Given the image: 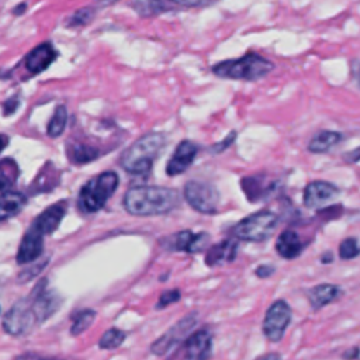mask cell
<instances>
[{"label":"cell","mask_w":360,"mask_h":360,"mask_svg":"<svg viewBox=\"0 0 360 360\" xmlns=\"http://www.w3.org/2000/svg\"><path fill=\"white\" fill-rule=\"evenodd\" d=\"M127 212L136 217L163 215L180 205V194L162 186H134L124 195Z\"/></svg>","instance_id":"6da1fadb"},{"label":"cell","mask_w":360,"mask_h":360,"mask_svg":"<svg viewBox=\"0 0 360 360\" xmlns=\"http://www.w3.org/2000/svg\"><path fill=\"white\" fill-rule=\"evenodd\" d=\"M166 146V136L162 132H149L135 141L121 156V166L135 176H145L152 170L155 159Z\"/></svg>","instance_id":"7a4b0ae2"},{"label":"cell","mask_w":360,"mask_h":360,"mask_svg":"<svg viewBox=\"0 0 360 360\" xmlns=\"http://www.w3.org/2000/svg\"><path fill=\"white\" fill-rule=\"evenodd\" d=\"M273 69L274 63L271 60L259 53L250 52L238 59H228L214 65L212 73L222 79L255 82L269 75Z\"/></svg>","instance_id":"3957f363"},{"label":"cell","mask_w":360,"mask_h":360,"mask_svg":"<svg viewBox=\"0 0 360 360\" xmlns=\"http://www.w3.org/2000/svg\"><path fill=\"white\" fill-rule=\"evenodd\" d=\"M118 183V174L112 170H107L91 177L79 191L77 208L84 214L97 212L115 193Z\"/></svg>","instance_id":"277c9868"},{"label":"cell","mask_w":360,"mask_h":360,"mask_svg":"<svg viewBox=\"0 0 360 360\" xmlns=\"http://www.w3.org/2000/svg\"><path fill=\"white\" fill-rule=\"evenodd\" d=\"M278 225V215L271 211H259L245 217L233 226L235 239L263 242L269 239Z\"/></svg>","instance_id":"5b68a950"},{"label":"cell","mask_w":360,"mask_h":360,"mask_svg":"<svg viewBox=\"0 0 360 360\" xmlns=\"http://www.w3.org/2000/svg\"><path fill=\"white\" fill-rule=\"evenodd\" d=\"M183 194L191 208L201 214H214L218 210L219 193L212 184L191 180L186 183Z\"/></svg>","instance_id":"8992f818"},{"label":"cell","mask_w":360,"mask_h":360,"mask_svg":"<svg viewBox=\"0 0 360 360\" xmlns=\"http://www.w3.org/2000/svg\"><path fill=\"white\" fill-rule=\"evenodd\" d=\"M198 316L197 312L187 314L183 319L176 322L170 329H167L158 340H155L150 346V352L156 356H162L169 353L172 349H174L177 345L183 343L186 338L191 333L193 328L197 325Z\"/></svg>","instance_id":"52a82bcc"},{"label":"cell","mask_w":360,"mask_h":360,"mask_svg":"<svg viewBox=\"0 0 360 360\" xmlns=\"http://www.w3.org/2000/svg\"><path fill=\"white\" fill-rule=\"evenodd\" d=\"M292 319L291 307L284 301L278 300L270 305L263 319V333L270 342H280Z\"/></svg>","instance_id":"ba28073f"},{"label":"cell","mask_w":360,"mask_h":360,"mask_svg":"<svg viewBox=\"0 0 360 360\" xmlns=\"http://www.w3.org/2000/svg\"><path fill=\"white\" fill-rule=\"evenodd\" d=\"M38 322L35 319V315L32 312L31 304L28 297L21 298L17 301L4 315L3 319V328L8 335H24L27 333L32 326H35Z\"/></svg>","instance_id":"9c48e42d"},{"label":"cell","mask_w":360,"mask_h":360,"mask_svg":"<svg viewBox=\"0 0 360 360\" xmlns=\"http://www.w3.org/2000/svg\"><path fill=\"white\" fill-rule=\"evenodd\" d=\"M28 300L38 323L46 321L59 309L62 304V298L58 295V292L46 287V280L37 284V287L28 295Z\"/></svg>","instance_id":"30bf717a"},{"label":"cell","mask_w":360,"mask_h":360,"mask_svg":"<svg viewBox=\"0 0 360 360\" xmlns=\"http://www.w3.org/2000/svg\"><path fill=\"white\" fill-rule=\"evenodd\" d=\"M210 240V235L205 232L194 233L188 229L180 231L174 235H170L162 240V245L167 250L173 252H186V253H198L201 252Z\"/></svg>","instance_id":"8fae6325"},{"label":"cell","mask_w":360,"mask_h":360,"mask_svg":"<svg viewBox=\"0 0 360 360\" xmlns=\"http://www.w3.org/2000/svg\"><path fill=\"white\" fill-rule=\"evenodd\" d=\"M339 195V188L328 181H311L304 190V205L307 208L319 210L330 204Z\"/></svg>","instance_id":"7c38bea8"},{"label":"cell","mask_w":360,"mask_h":360,"mask_svg":"<svg viewBox=\"0 0 360 360\" xmlns=\"http://www.w3.org/2000/svg\"><path fill=\"white\" fill-rule=\"evenodd\" d=\"M211 353L212 335L208 329H198L188 335L183 347V356L186 360H208Z\"/></svg>","instance_id":"4fadbf2b"},{"label":"cell","mask_w":360,"mask_h":360,"mask_svg":"<svg viewBox=\"0 0 360 360\" xmlns=\"http://www.w3.org/2000/svg\"><path fill=\"white\" fill-rule=\"evenodd\" d=\"M197 152H198V146L194 142L187 141V139L181 141L176 146L172 158L169 159V162L166 165L167 176H177V174L184 173L194 162Z\"/></svg>","instance_id":"5bb4252c"},{"label":"cell","mask_w":360,"mask_h":360,"mask_svg":"<svg viewBox=\"0 0 360 360\" xmlns=\"http://www.w3.org/2000/svg\"><path fill=\"white\" fill-rule=\"evenodd\" d=\"M44 250V236L37 232L34 228H30L24 238L21 239L18 252H17V263L27 264L37 260Z\"/></svg>","instance_id":"9a60e30c"},{"label":"cell","mask_w":360,"mask_h":360,"mask_svg":"<svg viewBox=\"0 0 360 360\" xmlns=\"http://www.w3.org/2000/svg\"><path fill=\"white\" fill-rule=\"evenodd\" d=\"M66 214V205L65 202H58L51 207H48L45 211H42L35 221L32 222L31 228H34L37 232H39L42 236L52 233L56 231L59 224L62 222L63 217Z\"/></svg>","instance_id":"2e32d148"},{"label":"cell","mask_w":360,"mask_h":360,"mask_svg":"<svg viewBox=\"0 0 360 360\" xmlns=\"http://www.w3.org/2000/svg\"><path fill=\"white\" fill-rule=\"evenodd\" d=\"M238 253V242L235 238H228L211 246L205 255L207 266H219L235 260Z\"/></svg>","instance_id":"e0dca14e"},{"label":"cell","mask_w":360,"mask_h":360,"mask_svg":"<svg viewBox=\"0 0 360 360\" xmlns=\"http://www.w3.org/2000/svg\"><path fill=\"white\" fill-rule=\"evenodd\" d=\"M55 58H56V51L49 42H45L38 45L28 53L25 59V65L31 73H41L55 60Z\"/></svg>","instance_id":"ac0fdd59"},{"label":"cell","mask_w":360,"mask_h":360,"mask_svg":"<svg viewBox=\"0 0 360 360\" xmlns=\"http://www.w3.org/2000/svg\"><path fill=\"white\" fill-rule=\"evenodd\" d=\"M304 242L292 229L283 231L276 240V250L284 259H295L304 250Z\"/></svg>","instance_id":"d6986e66"},{"label":"cell","mask_w":360,"mask_h":360,"mask_svg":"<svg viewBox=\"0 0 360 360\" xmlns=\"http://www.w3.org/2000/svg\"><path fill=\"white\" fill-rule=\"evenodd\" d=\"M274 184L276 183L266 181L264 177L259 176V174L243 177L240 181V186H242V190H243L246 198L252 202L266 198L271 193V190L276 187Z\"/></svg>","instance_id":"ffe728a7"},{"label":"cell","mask_w":360,"mask_h":360,"mask_svg":"<svg viewBox=\"0 0 360 360\" xmlns=\"http://www.w3.org/2000/svg\"><path fill=\"white\" fill-rule=\"evenodd\" d=\"M340 295V288L335 284H318L308 292L309 304L312 309H321L325 305L333 302Z\"/></svg>","instance_id":"44dd1931"},{"label":"cell","mask_w":360,"mask_h":360,"mask_svg":"<svg viewBox=\"0 0 360 360\" xmlns=\"http://www.w3.org/2000/svg\"><path fill=\"white\" fill-rule=\"evenodd\" d=\"M27 198L17 191H6L0 195V222L17 215L25 205Z\"/></svg>","instance_id":"7402d4cb"},{"label":"cell","mask_w":360,"mask_h":360,"mask_svg":"<svg viewBox=\"0 0 360 360\" xmlns=\"http://www.w3.org/2000/svg\"><path fill=\"white\" fill-rule=\"evenodd\" d=\"M342 139V135L336 131H319L309 141L308 149L314 153H323L338 145Z\"/></svg>","instance_id":"603a6c76"},{"label":"cell","mask_w":360,"mask_h":360,"mask_svg":"<svg viewBox=\"0 0 360 360\" xmlns=\"http://www.w3.org/2000/svg\"><path fill=\"white\" fill-rule=\"evenodd\" d=\"M100 155H101V150L97 146H93L90 143H83V142L75 143L69 150V158L76 165L90 163L98 159Z\"/></svg>","instance_id":"cb8c5ba5"},{"label":"cell","mask_w":360,"mask_h":360,"mask_svg":"<svg viewBox=\"0 0 360 360\" xmlns=\"http://www.w3.org/2000/svg\"><path fill=\"white\" fill-rule=\"evenodd\" d=\"M96 315H97L96 311L90 309V308H86V309H82V311L76 312L72 318L73 322H72V326H70V333L73 336L83 333L94 322Z\"/></svg>","instance_id":"d4e9b609"},{"label":"cell","mask_w":360,"mask_h":360,"mask_svg":"<svg viewBox=\"0 0 360 360\" xmlns=\"http://www.w3.org/2000/svg\"><path fill=\"white\" fill-rule=\"evenodd\" d=\"M68 122V110L65 105H59L56 107V110L52 114V118L48 124V135L51 138H56L59 135H62V132L65 131Z\"/></svg>","instance_id":"484cf974"},{"label":"cell","mask_w":360,"mask_h":360,"mask_svg":"<svg viewBox=\"0 0 360 360\" xmlns=\"http://www.w3.org/2000/svg\"><path fill=\"white\" fill-rule=\"evenodd\" d=\"M125 338H127V333L124 330H121L118 328H110L100 338L98 347L100 349H105V350L117 349V347H120L122 345Z\"/></svg>","instance_id":"4316f807"},{"label":"cell","mask_w":360,"mask_h":360,"mask_svg":"<svg viewBox=\"0 0 360 360\" xmlns=\"http://www.w3.org/2000/svg\"><path fill=\"white\" fill-rule=\"evenodd\" d=\"M18 176L17 163L11 159H6L0 162V191L13 186Z\"/></svg>","instance_id":"83f0119b"},{"label":"cell","mask_w":360,"mask_h":360,"mask_svg":"<svg viewBox=\"0 0 360 360\" xmlns=\"http://www.w3.org/2000/svg\"><path fill=\"white\" fill-rule=\"evenodd\" d=\"M96 14V8L93 7H83L80 10H77L76 13H73L68 21L69 27H82L86 25L87 22H90L93 20Z\"/></svg>","instance_id":"f1b7e54d"},{"label":"cell","mask_w":360,"mask_h":360,"mask_svg":"<svg viewBox=\"0 0 360 360\" xmlns=\"http://www.w3.org/2000/svg\"><path fill=\"white\" fill-rule=\"evenodd\" d=\"M143 1L142 4L135 3L134 1V8H136V11L141 15H152V14H159L160 11L166 10V7H163V3H160V0H139Z\"/></svg>","instance_id":"f546056e"},{"label":"cell","mask_w":360,"mask_h":360,"mask_svg":"<svg viewBox=\"0 0 360 360\" xmlns=\"http://www.w3.org/2000/svg\"><path fill=\"white\" fill-rule=\"evenodd\" d=\"M359 243L356 238H346L342 240L340 246H339V256L340 259H354L356 256H359Z\"/></svg>","instance_id":"4dcf8cb0"},{"label":"cell","mask_w":360,"mask_h":360,"mask_svg":"<svg viewBox=\"0 0 360 360\" xmlns=\"http://www.w3.org/2000/svg\"><path fill=\"white\" fill-rule=\"evenodd\" d=\"M180 297H181V292L177 288L163 291L160 294V298H159L158 304H156V309H162V308H165V307H167L170 304H174L176 301L180 300Z\"/></svg>","instance_id":"1f68e13d"},{"label":"cell","mask_w":360,"mask_h":360,"mask_svg":"<svg viewBox=\"0 0 360 360\" xmlns=\"http://www.w3.org/2000/svg\"><path fill=\"white\" fill-rule=\"evenodd\" d=\"M235 138H236V132H235V131H232V132H231L225 139H222V142H219V143H217V145L211 146V150H215V153H221V152H224L226 148H229V146L233 143Z\"/></svg>","instance_id":"d6a6232c"},{"label":"cell","mask_w":360,"mask_h":360,"mask_svg":"<svg viewBox=\"0 0 360 360\" xmlns=\"http://www.w3.org/2000/svg\"><path fill=\"white\" fill-rule=\"evenodd\" d=\"M170 1L184 7H204L215 3L217 0H170Z\"/></svg>","instance_id":"836d02e7"},{"label":"cell","mask_w":360,"mask_h":360,"mask_svg":"<svg viewBox=\"0 0 360 360\" xmlns=\"http://www.w3.org/2000/svg\"><path fill=\"white\" fill-rule=\"evenodd\" d=\"M274 273V267L269 266V264H262L256 269V276L260 278H267L269 276H271Z\"/></svg>","instance_id":"e575fe53"},{"label":"cell","mask_w":360,"mask_h":360,"mask_svg":"<svg viewBox=\"0 0 360 360\" xmlns=\"http://www.w3.org/2000/svg\"><path fill=\"white\" fill-rule=\"evenodd\" d=\"M342 357H343L345 360H359V347L354 346L352 350L343 353Z\"/></svg>","instance_id":"d590c367"},{"label":"cell","mask_w":360,"mask_h":360,"mask_svg":"<svg viewBox=\"0 0 360 360\" xmlns=\"http://www.w3.org/2000/svg\"><path fill=\"white\" fill-rule=\"evenodd\" d=\"M256 360H281V356L278 353L271 352V353H266V354L257 357Z\"/></svg>","instance_id":"8d00e7d4"},{"label":"cell","mask_w":360,"mask_h":360,"mask_svg":"<svg viewBox=\"0 0 360 360\" xmlns=\"http://www.w3.org/2000/svg\"><path fill=\"white\" fill-rule=\"evenodd\" d=\"M117 1H120V0H96V7L97 8H104V7H108V6H111Z\"/></svg>","instance_id":"74e56055"},{"label":"cell","mask_w":360,"mask_h":360,"mask_svg":"<svg viewBox=\"0 0 360 360\" xmlns=\"http://www.w3.org/2000/svg\"><path fill=\"white\" fill-rule=\"evenodd\" d=\"M181 357H184L183 356V352H180V350H176L172 356H170V359L169 360H180Z\"/></svg>","instance_id":"f35d334b"},{"label":"cell","mask_w":360,"mask_h":360,"mask_svg":"<svg viewBox=\"0 0 360 360\" xmlns=\"http://www.w3.org/2000/svg\"><path fill=\"white\" fill-rule=\"evenodd\" d=\"M7 145V136L0 135V152L4 149V146Z\"/></svg>","instance_id":"ab89813d"},{"label":"cell","mask_w":360,"mask_h":360,"mask_svg":"<svg viewBox=\"0 0 360 360\" xmlns=\"http://www.w3.org/2000/svg\"><path fill=\"white\" fill-rule=\"evenodd\" d=\"M45 360H55V359H45Z\"/></svg>","instance_id":"60d3db41"}]
</instances>
